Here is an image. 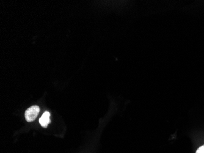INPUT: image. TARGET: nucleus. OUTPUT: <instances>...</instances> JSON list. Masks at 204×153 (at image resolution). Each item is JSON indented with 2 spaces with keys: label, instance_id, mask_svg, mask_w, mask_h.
<instances>
[{
  "label": "nucleus",
  "instance_id": "3",
  "mask_svg": "<svg viewBox=\"0 0 204 153\" xmlns=\"http://www.w3.org/2000/svg\"><path fill=\"white\" fill-rule=\"evenodd\" d=\"M196 153H204V145L199 147L196 151Z\"/></svg>",
  "mask_w": 204,
  "mask_h": 153
},
{
  "label": "nucleus",
  "instance_id": "1",
  "mask_svg": "<svg viewBox=\"0 0 204 153\" xmlns=\"http://www.w3.org/2000/svg\"><path fill=\"white\" fill-rule=\"evenodd\" d=\"M40 112V108L37 106H33L28 108L25 113V119L28 122H32L36 120L39 113Z\"/></svg>",
  "mask_w": 204,
  "mask_h": 153
},
{
  "label": "nucleus",
  "instance_id": "2",
  "mask_svg": "<svg viewBox=\"0 0 204 153\" xmlns=\"http://www.w3.org/2000/svg\"><path fill=\"white\" fill-rule=\"evenodd\" d=\"M50 117V113L49 112L46 111L43 113L42 116L40 118L39 121V123L43 128H46L48 126V124L50 123L51 121Z\"/></svg>",
  "mask_w": 204,
  "mask_h": 153
}]
</instances>
